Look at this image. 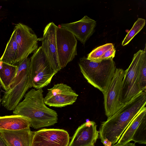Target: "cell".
<instances>
[{
  "mask_svg": "<svg viewBox=\"0 0 146 146\" xmlns=\"http://www.w3.org/2000/svg\"><path fill=\"white\" fill-rule=\"evenodd\" d=\"M146 104V91H143L102 122L99 137L104 145L111 146L117 143L130 122Z\"/></svg>",
  "mask_w": 146,
  "mask_h": 146,
  "instance_id": "6da1fadb",
  "label": "cell"
},
{
  "mask_svg": "<svg viewBox=\"0 0 146 146\" xmlns=\"http://www.w3.org/2000/svg\"><path fill=\"white\" fill-rule=\"evenodd\" d=\"M43 92L42 88L32 89L13 111V115L24 117L35 129L50 126L57 122L58 114L44 103Z\"/></svg>",
  "mask_w": 146,
  "mask_h": 146,
  "instance_id": "7a4b0ae2",
  "label": "cell"
},
{
  "mask_svg": "<svg viewBox=\"0 0 146 146\" xmlns=\"http://www.w3.org/2000/svg\"><path fill=\"white\" fill-rule=\"evenodd\" d=\"M78 65L81 72L88 82L103 94L106 93L116 68L113 59L95 62L83 57L80 59Z\"/></svg>",
  "mask_w": 146,
  "mask_h": 146,
  "instance_id": "3957f363",
  "label": "cell"
},
{
  "mask_svg": "<svg viewBox=\"0 0 146 146\" xmlns=\"http://www.w3.org/2000/svg\"><path fill=\"white\" fill-rule=\"evenodd\" d=\"M30 62V59L27 57L17 65V70L9 89L4 94L1 104L8 110H13L32 87Z\"/></svg>",
  "mask_w": 146,
  "mask_h": 146,
  "instance_id": "277c9868",
  "label": "cell"
},
{
  "mask_svg": "<svg viewBox=\"0 0 146 146\" xmlns=\"http://www.w3.org/2000/svg\"><path fill=\"white\" fill-rule=\"evenodd\" d=\"M30 67L32 87L37 90L47 86L57 73L53 69L41 46L30 59Z\"/></svg>",
  "mask_w": 146,
  "mask_h": 146,
  "instance_id": "5b68a950",
  "label": "cell"
},
{
  "mask_svg": "<svg viewBox=\"0 0 146 146\" xmlns=\"http://www.w3.org/2000/svg\"><path fill=\"white\" fill-rule=\"evenodd\" d=\"M143 50H140L134 55L132 62L125 71L122 86L121 102L123 105L133 100L142 92L138 80V64Z\"/></svg>",
  "mask_w": 146,
  "mask_h": 146,
  "instance_id": "8992f818",
  "label": "cell"
},
{
  "mask_svg": "<svg viewBox=\"0 0 146 146\" xmlns=\"http://www.w3.org/2000/svg\"><path fill=\"white\" fill-rule=\"evenodd\" d=\"M125 70L116 68L106 92L103 94L105 113L108 118L113 115L124 106L121 102L122 86Z\"/></svg>",
  "mask_w": 146,
  "mask_h": 146,
  "instance_id": "52a82bcc",
  "label": "cell"
},
{
  "mask_svg": "<svg viewBox=\"0 0 146 146\" xmlns=\"http://www.w3.org/2000/svg\"><path fill=\"white\" fill-rule=\"evenodd\" d=\"M56 41L58 59L61 69L77 55V41L72 33L60 26L57 27L56 30Z\"/></svg>",
  "mask_w": 146,
  "mask_h": 146,
  "instance_id": "ba28073f",
  "label": "cell"
},
{
  "mask_svg": "<svg viewBox=\"0 0 146 146\" xmlns=\"http://www.w3.org/2000/svg\"><path fill=\"white\" fill-rule=\"evenodd\" d=\"M13 30L18 46L19 63L37 49L39 39L31 28L23 23L16 24Z\"/></svg>",
  "mask_w": 146,
  "mask_h": 146,
  "instance_id": "9c48e42d",
  "label": "cell"
},
{
  "mask_svg": "<svg viewBox=\"0 0 146 146\" xmlns=\"http://www.w3.org/2000/svg\"><path fill=\"white\" fill-rule=\"evenodd\" d=\"M47 90L44 101L46 105L50 107L61 108L72 105L78 96L70 86L63 83L55 84Z\"/></svg>",
  "mask_w": 146,
  "mask_h": 146,
  "instance_id": "30bf717a",
  "label": "cell"
},
{
  "mask_svg": "<svg viewBox=\"0 0 146 146\" xmlns=\"http://www.w3.org/2000/svg\"><path fill=\"white\" fill-rule=\"evenodd\" d=\"M69 140L65 130L43 129L33 133L32 146H68Z\"/></svg>",
  "mask_w": 146,
  "mask_h": 146,
  "instance_id": "8fae6325",
  "label": "cell"
},
{
  "mask_svg": "<svg viewBox=\"0 0 146 146\" xmlns=\"http://www.w3.org/2000/svg\"><path fill=\"white\" fill-rule=\"evenodd\" d=\"M57 26L53 22L49 23L43 31L42 41V48L47 57L53 69L56 72L60 68L57 50L56 33Z\"/></svg>",
  "mask_w": 146,
  "mask_h": 146,
  "instance_id": "7c38bea8",
  "label": "cell"
},
{
  "mask_svg": "<svg viewBox=\"0 0 146 146\" xmlns=\"http://www.w3.org/2000/svg\"><path fill=\"white\" fill-rule=\"evenodd\" d=\"M99 133L94 121L86 122L76 129L68 146H94Z\"/></svg>",
  "mask_w": 146,
  "mask_h": 146,
  "instance_id": "4fadbf2b",
  "label": "cell"
},
{
  "mask_svg": "<svg viewBox=\"0 0 146 146\" xmlns=\"http://www.w3.org/2000/svg\"><path fill=\"white\" fill-rule=\"evenodd\" d=\"M96 21L86 15L74 22L62 24L59 26L72 33L84 45L94 32Z\"/></svg>",
  "mask_w": 146,
  "mask_h": 146,
  "instance_id": "5bb4252c",
  "label": "cell"
},
{
  "mask_svg": "<svg viewBox=\"0 0 146 146\" xmlns=\"http://www.w3.org/2000/svg\"><path fill=\"white\" fill-rule=\"evenodd\" d=\"M0 134L7 146H32L33 133L30 128L0 130Z\"/></svg>",
  "mask_w": 146,
  "mask_h": 146,
  "instance_id": "9a60e30c",
  "label": "cell"
},
{
  "mask_svg": "<svg viewBox=\"0 0 146 146\" xmlns=\"http://www.w3.org/2000/svg\"><path fill=\"white\" fill-rule=\"evenodd\" d=\"M31 126L28 121L21 115L0 116V130H17L30 128Z\"/></svg>",
  "mask_w": 146,
  "mask_h": 146,
  "instance_id": "2e32d148",
  "label": "cell"
},
{
  "mask_svg": "<svg viewBox=\"0 0 146 146\" xmlns=\"http://www.w3.org/2000/svg\"><path fill=\"white\" fill-rule=\"evenodd\" d=\"M0 60L13 65H17L19 63L18 47L15 39L14 30L8 41Z\"/></svg>",
  "mask_w": 146,
  "mask_h": 146,
  "instance_id": "e0dca14e",
  "label": "cell"
},
{
  "mask_svg": "<svg viewBox=\"0 0 146 146\" xmlns=\"http://www.w3.org/2000/svg\"><path fill=\"white\" fill-rule=\"evenodd\" d=\"M145 117H146V106L141 110L130 122L116 144H124L131 141L136 130Z\"/></svg>",
  "mask_w": 146,
  "mask_h": 146,
  "instance_id": "ac0fdd59",
  "label": "cell"
},
{
  "mask_svg": "<svg viewBox=\"0 0 146 146\" xmlns=\"http://www.w3.org/2000/svg\"><path fill=\"white\" fill-rule=\"evenodd\" d=\"M18 68L17 65H13L0 60V83L5 91L9 89L10 85L15 76Z\"/></svg>",
  "mask_w": 146,
  "mask_h": 146,
  "instance_id": "d6986e66",
  "label": "cell"
},
{
  "mask_svg": "<svg viewBox=\"0 0 146 146\" xmlns=\"http://www.w3.org/2000/svg\"><path fill=\"white\" fill-rule=\"evenodd\" d=\"M146 47L142 51L138 67L139 86L142 92L146 91Z\"/></svg>",
  "mask_w": 146,
  "mask_h": 146,
  "instance_id": "ffe728a7",
  "label": "cell"
},
{
  "mask_svg": "<svg viewBox=\"0 0 146 146\" xmlns=\"http://www.w3.org/2000/svg\"><path fill=\"white\" fill-rule=\"evenodd\" d=\"M113 46L112 43H108L98 47L88 54L87 58L91 61L100 62L105 52Z\"/></svg>",
  "mask_w": 146,
  "mask_h": 146,
  "instance_id": "44dd1931",
  "label": "cell"
},
{
  "mask_svg": "<svg viewBox=\"0 0 146 146\" xmlns=\"http://www.w3.org/2000/svg\"><path fill=\"white\" fill-rule=\"evenodd\" d=\"M145 19L138 18L122 41V46H124L128 44L134 37L141 30L145 25Z\"/></svg>",
  "mask_w": 146,
  "mask_h": 146,
  "instance_id": "7402d4cb",
  "label": "cell"
},
{
  "mask_svg": "<svg viewBox=\"0 0 146 146\" xmlns=\"http://www.w3.org/2000/svg\"><path fill=\"white\" fill-rule=\"evenodd\" d=\"M131 141L139 144H146V117L143 119L137 128Z\"/></svg>",
  "mask_w": 146,
  "mask_h": 146,
  "instance_id": "603a6c76",
  "label": "cell"
},
{
  "mask_svg": "<svg viewBox=\"0 0 146 146\" xmlns=\"http://www.w3.org/2000/svg\"><path fill=\"white\" fill-rule=\"evenodd\" d=\"M115 50L113 46L105 52L102 57L101 61L110 59H113L115 56Z\"/></svg>",
  "mask_w": 146,
  "mask_h": 146,
  "instance_id": "cb8c5ba5",
  "label": "cell"
},
{
  "mask_svg": "<svg viewBox=\"0 0 146 146\" xmlns=\"http://www.w3.org/2000/svg\"><path fill=\"white\" fill-rule=\"evenodd\" d=\"M111 146H135V143L128 142L124 144H116Z\"/></svg>",
  "mask_w": 146,
  "mask_h": 146,
  "instance_id": "d4e9b609",
  "label": "cell"
},
{
  "mask_svg": "<svg viewBox=\"0 0 146 146\" xmlns=\"http://www.w3.org/2000/svg\"><path fill=\"white\" fill-rule=\"evenodd\" d=\"M0 146H7L0 134Z\"/></svg>",
  "mask_w": 146,
  "mask_h": 146,
  "instance_id": "484cf974",
  "label": "cell"
},
{
  "mask_svg": "<svg viewBox=\"0 0 146 146\" xmlns=\"http://www.w3.org/2000/svg\"><path fill=\"white\" fill-rule=\"evenodd\" d=\"M2 101V99L0 97V104L1 103Z\"/></svg>",
  "mask_w": 146,
  "mask_h": 146,
  "instance_id": "4316f807",
  "label": "cell"
}]
</instances>
